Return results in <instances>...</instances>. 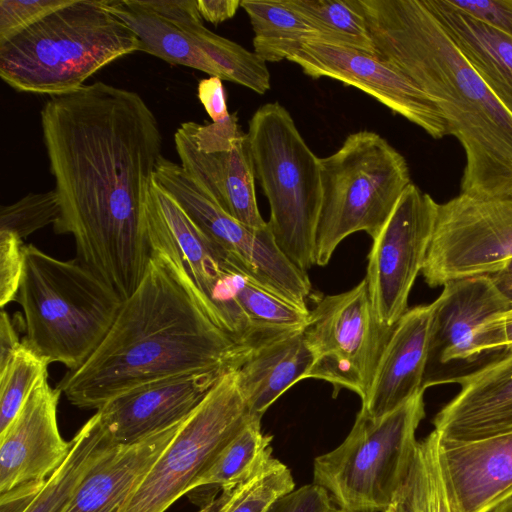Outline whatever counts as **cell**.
I'll list each match as a JSON object with an SVG mask.
<instances>
[{"mask_svg":"<svg viewBox=\"0 0 512 512\" xmlns=\"http://www.w3.org/2000/svg\"><path fill=\"white\" fill-rule=\"evenodd\" d=\"M136 51L138 37L105 0H72L0 42V77L18 92L52 97Z\"/></svg>","mask_w":512,"mask_h":512,"instance_id":"obj_4","label":"cell"},{"mask_svg":"<svg viewBox=\"0 0 512 512\" xmlns=\"http://www.w3.org/2000/svg\"><path fill=\"white\" fill-rule=\"evenodd\" d=\"M24 242L14 233L0 231V307L15 301L23 265Z\"/></svg>","mask_w":512,"mask_h":512,"instance_id":"obj_37","label":"cell"},{"mask_svg":"<svg viewBox=\"0 0 512 512\" xmlns=\"http://www.w3.org/2000/svg\"><path fill=\"white\" fill-rule=\"evenodd\" d=\"M182 422L132 444H113L86 474L67 512H118Z\"/></svg>","mask_w":512,"mask_h":512,"instance_id":"obj_24","label":"cell"},{"mask_svg":"<svg viewBox=\"0 0 512 512\" xmlns=\"http://www.w3.org/2000/svg\"><path fill=\"white\" fill-rule=\"evenodd\" d=\"M374 55L440 109L465 153L460 194L512 195V115L464 58L422 0H356Z\"/></svg>","mask_w":512,"mask_h":512,"instance_id":"obj_3","label":"cell"},{"mask_svg":"<svg viewBox=\"0 0 512 512\" xmlns=\"http://www.w3.org/2000/svg\"><path fill=\"white\" fill-rule=\"evenodd\" d=\"M490 512H512V496L501 502Z\"/></svg>","mask_w":512,"mask_h":512,"instance_id":"obj_48","label":"cell"},{"mask_svg":"<svg viewBox=\"0 0 512 512\" xmlns=\"http://www.w3.org/2000/svg\"><path fill=\"white\" fill-rule=\"evenodd\" d=\"M495 280L496 284L500 289L509 297L512 301V274H493L490 275Z\"/></svg>","mask_w":512,"mask_h":512,"instance_id":"obj_47","label":"cell"},{"mask_svg":"<svg viewBox=\"0 0 512 512\" xmlns=\"http://www.w3.org/2000/svg\"><path fill=\"white\" fill-rule=\"evenodd\" d=\"M312 363L303 329L277 334L256 345L236 368L249 412L262 418L286 390L305 380Z\"/></svg>","mask_w":512,"mask_h":512,"instance_id":"obj_25","label":"cell"},{"mask_svg":"<svg viewBox=\"0 0 512 512\" xmlns=\"http://www.w3.org/2000/svg\"><path fill=\"white\" fill-rule=\"evenodd\" d=\"M499 273L500 274H512V261Z\"/></svg>","mask_w":512,"mask_h":512,"instance_id":"obj_49","label":"cell"},{"mask_svg":"<svg viewBox=\"0 0 512 512\" xmlns=\"http://www.w3.org/2000/svg\"><path fill=\"white\" fill-rule=\"evenodd\" d=\"M250 20L254 53L265 62L288 60L303 44L319 39L318 32L285 0H241Z\"/></svg>","mask_w":512,"mask_h":512,"instance_id":"obj_29","label":"cell"},{"mask_svg":"<svg viewBox=\"0 0 512 512\" xmlns=\"http://www.w3.org/2000/svg\"><path fill=\"white\" fill-rule=\"evenodd\" d=\"M146 217L151 250L162 251L180 268L206 313L219 326L232 303L222 274L225 253L155 180Z\"/></svg>","mask_w":512,"mask_h":512,"instance_id":"obj_17","label":"cell"},{"mask_svg":"<svg viewBox=\"0 0 512 512\" xmlns=\"http://www.w3.org/2000/svg\"><path fill=\"white\" fill-rule=\"evenodd\" d=\"M384 512H419L416 499V485L413 465L409 475L396 494L390 506Z\"/></svg>","mask_w":512,"mask_h":512,"instance_id":"obj_45","label":"cell"},{"mask_svg":"<svg viewBox=\"0 0 512 512\" xmlns=\"http://www.w3.org/2000/svg\"><path fill=\"white\" fill-rule=\"evenodd\" d=\"M508 352H511V353H512V350H511V351H508Z\"/></svg>","mask_w":512,"mask_h":512,"instance_id":"obj_50","label":"cell"},{"mask_svg":"<svg viewBox=\"0 0 512 512\" xmlns=\"http://www.w3.org/2000/svg\"><path fill=\"white\" fill-rule=\"evenodd\" d=\"M435 303L408 309L393 327L361 409L381 417L424 388L432 351Z\"/></svg>","mask_w":512,"mask_h":512,"instance_id":"obj_21","label":"cell"},{"mask_svg":"<svg viewBox=\"0 0 512 512\" xmlns=\"http://www.w3.org/2000/svg\"><path fill=\"white\" fill-rule=\"evenodd\" d=\"M253 416L238 387L236 369L225 372L118 512H165Z\"/></svg>","mask_w":512,"mask_h":512,"instance_id":"obj_10","label":"cell"},{"mask_svg":"<svg viewBox=\"0 0 512 512\" xmlns=\"http://www.w3.org/2000/svg\"><path fill=\"white\" fill-rule=\"evenodd\" d=\"M180 165L194 183L241 223L263 228L247 133L237 115L220 122H183L174 133Z\"/></svg>","mask_w":512,"mask_h":512,"instance_id":"obj_15","label":"cell"},{"mask_svg":"<svg viewBox=\"0 0 512 512\" xmlns=\"http://www.w3.org/2000/svg\"><path fill=\"white\" fill-rule=\"evenodd\" d=\"M202 19L218 25L236 14L241 0H196Z\"/></svg>","mask_w":512,"mask_h":512,"instance_id":"obj_44","label":"cell"},{"mask_svg":"<svg viewBox=\"0 0 512 512\" xmlns=\"http://www.w3.org/2000/svg\"><path fill=\"white\" fill-rule=\"evenodd\" d=\"M512 261V195L480 199L460 194L438 203L421 271L430 287L501 272Z\"/></svg>","mask_w":512,"mask_h":512,"instance_id":"obj_13","label":"cell"},{"mask_svg":"<svg viewBox=\"0 0 512 512\" xmlns=\"http://www.w3.org/2000/svg\"><path fill=\"white\" fill-rule=\"evenodd\" d=\"M48 365L22 341L11 363L0 372V435L16 418L38 381L48 375Z\"/></svg>","mask_w":512,"mask_h":512,"instance_id":"obj_32","label":"cell"},{"mask_svg":"<svg viewBox=\"0 0 512 512\" xmlns=\"http://www.w3.org/2000/svg\"><path fill=\"white\" fill-rule=\"evenodd\" d=\"M224 373L149 383L111 399L96 414L111 443L132 444L185 420Z\"/></svg>","mask_w":512,"mask_h":512,"instance_id":"obj_19","label":"cell"},{"mask_svg":"<svg viewBox=\"0 0 512 512\" xmlns=\"http://www.w3.org/2000/svg\"><path fill=\"white\" fill-rule=\"evenodd\" d=\"M435 299L432 351L439 362L474 361L483 354L488 322L512 305L490 275L445 283ZM430 356V357H431Z\"/></svg>","mask_w":512,"mask_h":512,"instance_id":"obj_23","label":"cell"},{"mask_svg":"<svg viewBox=\"0 0 512 512\" xmlns=\"http://www.w3.org/2000/svg\"><path fill=\"white\" fill-rule=\"evenodd\" d=\"M288 60L311 78L329 77L369 94L434 139L448 135L437 104L403 73L374 54L310 41Z\"/></svg>","mask_w":512,"mask_h":512,"instance_id":"obj_16","label":"cell"},{"mask_svg":"<svg viewBox=\"0 0 512 512\" xmlns=\"http://www.w3.org/2000/svg\"><path fill=\"white\" fill-rule=\"evenodd\" d=\"M22 307L23 343L48 364L80 368L110 330L123 300L77 259L60 260L24 245L15 298Z\"/></svg>","mask_w":512,"mask_h":512,"instance_id":"obj_5","label":"cell"},{"mask_svg":"<svg viewBox=\"0 0 512 512\" xmlns=\"http://www.w3.org/2000/svg\"><path fill=\"white\" fill-rule=\"evenodd\" d=\"M247 136L255 179L270 206L267 223L275 242L292 263L307 272L315 265L322 203L320 158L278 102L255 111Z\"/></svg>","mask_w":512,"mask_h":512,"instance_id":"obj_6","label":"cell"},{"mask_svg":"<svg viewBox=\"0 0 512 512\" xmlns=\"http://www.w3.org/2000/svg\"><path fill=\"white\" fill-rule=\"evenodd\" d=\"M60 214L77 260L124 301L152 254L147 198L162 155L158 120L142 96L97 81L52 96L40 111Z\"/></svg>","mask_w":512,"mask_h":512,"instance_id":"obj_1","label":"cell"},{"mask_svg":"<svg viewBox=\"0 0 512 512\" xmlns=\"http://www.w3.org/2000/svg\"><path fill=\"white\" fill-rule=\"evenodd\" d=\"M328 492L315 483L304 485L280 496L267 512H334Z\"/></svg>","mask_w":512,"mask_h":512,"instance_id":"obj_39","label":"cell"},{"mask_svg":"<svg viewBox=\"0 0 512 512\" xmlns=\"http://www.w3.org/2000/svg\"><path fill=\"white\" fill-rule=\"evenodd\" d=\"M222 273L232 294L253 327L265 335L303 329L309 309L260 284L225 256Z\"/></svg>","mask_w":512,"mask_h":512,"instance_id":"obj_30","label":"cell"},{"mask_svg":"<svg viewBox=\"0 0 512 512\" xmlns=\"http://www.w3.org/2000/svg\"><path fill=\"white\" fill-rule=\"evenodd\" d=\"M271 441L272 436L262 432L261 418L253 416L193 480L188 492L207 489L217 494L248 481L272 458Z\"/></svg>","mask_w":512,"mask_h":512,"instance_id":"obj_28","label":"cell"},{"mask_svg":"<svg viewBox=\"0 0 512 512\" xmlns=\"http://www.w3.org/2000/svg\"><path fill=\"white\" fill-rule=\"evenodd\" d=\"M136 34L140 51L174 65L242 85L254 92L268 83L267 63L204 26L196 0H105Z\"/></svg>","mask_w":512,"mask_h":512,"instance_id":"obj_9","label":"cell"},{"mask_svg":"<svg viewBox=\"0 0 512 512\" xmlns=\"http://www.w3.org/2000/svg\"><path fill=\"white\" fill-rule=\"evenodd\" d=\"M60 214L56 191L29 193L20 200L1 206L0 231L14 233L22 240L49 224H54Z\"/></svg>","mask_w":512,"mask_h":512,"instance_id":"obj_35","label":"cell"},{"mask_svg":"<svg viewBox=\"0 0 512 512\" xmlns=\"http://www.w3.org/2000/svg\"><path fill=\"white\" fill-rule=\"evenodd\" d=\"M112 445L95 413L72 438L67 457L26 512H67L86 474Z\"/></svg>","mask_w":512,"mask_h":512,"instance_id":"obj_27","label":"cell"},{"mask_svg":"<svg viewBox=\"0 0 512 512\" xmlns=\"http://www.w3.org/2000/svg\"><path fill=\"white\" fill-rule=\"evenodd\" d=\"M422 2L512 115V37L454 9L445 0Z\"/></svg>","mask_w":512,"mask_h":512,"instance_id":"obj_26","label":"cell"},{"mask_svg":"<svg viewBox=\"0 0 512 512\" xmlns=\"http://www.w3.org/2000/svg\"><path fill=\"white\" fill-rule=\"evenodd\" d=\"M500 349L512 350V305L494 316L485 329L483 353Z\"/></svg>","mask_w":512,"mask_h":512,"instance_id":"obj_41","label":"cell"},{"mask_svg":"<svg viewBox=\"0 0 512 512\" xmlns=\"http://www.w3.org/2000/svg\"><path fill=\"white\" fill-rule=\"evenodd\" d=\"M319 34L317 41L374 54L356 0H285Z\"/></svg>","mask_w":512,"mask_h":512,"instance_id":"obj_31","label":"cell"},{"mask_svg":"<svg viewBox=\"0 0 512 512\" xmlns=\"http://www.w3.org/2000/svg\"><path fill=\"white\" fill-rule=\"evenodd\" d=\"M465 13L512 37V0H445Z\"/></svg>","mask_w":512,"mask_h":512,"instance_id":"obj_38","label":"cell"},{"mask_svg":"<svg viewBox=\"0 0 512 512\" xmlns=\"http://www.w3.org/2000/svg\"><path fill=\"white\" fill-rule=\"evenodd\" d=\"M22 340L13 320L5 309L0 317V372L4 371L20 348Z\"/></svg>","mask_w":512,"mask_h":512,"instance_id":"obj_43","label":"cell"},{"mask_svg":"<svg viewBox=\"0 0 512 512\" xmlns=\"http://www.w3.org/2000/svg\"><path fill=\"white\" fill-rule=\"evenodd\" d=\"M438 442L436 430L418 442L413 469L419 512H452L438 461Z\"/></svg>","mask_w":512,"mask_h":512,"instance_id":"obj_34","label":"cell"},{"mask_svg":"<svg viewBox=\"0 0 512 512\" xmlns=\"http://www.w3.org/2000/svg\"><path fill=\"white\" fill-rule=\"evenodd\" d=\"M255 346L218 327L180 268L152 249L143 279L123 301L101 344L57 387L72 405L99 409L149 383L236 369Z\"/></svg>","mask_w":512,"mask_h":512,"instance_id":"obj_2","label":"cell"},{"mask_svg":"<svg viewBox=\"0 0 512 512\" xmlns=\"http://www.w3.org/2000/svg\"><path fill=\"white\" fill-rule=\"evenodd\" d=\"M320 172L315 265L325 266L351 234L376 238L412 182L405 157L369 130L349 134L336 152L320 158Z\"/></svg>","mask_w":512,"mask_h":512,"instance_id":"obj_8","label":"cell"},{"mask_svg":"<svg viewBox=\"0 0 512 512\" xmlns=\"http://www.w3.org/2000/svg\"><path fill=\"white\" fill-rule=\"evenodd\" d=\"M46 480L22 483L0 493V512H26Z\"/></svg>","mask_w":512,"mask_h":512,"instance_id":"obj_42","label":"cell"},{"mask_svg":"<svg viewBox=\"0 0 512 512\" xmlns=\"http://www.w3.org/2000/svg\"><path fill=\"white\" fill-rule=\"evenodd\" d=\"M72 0H0V42L9 39Z\"/></svg>","mask_w":512,"mask_h":512,"instance_id":"obj_36","label":"cell"},{"mask_svg":"<svg viewBox=\"0 0 512 512\" xmlns=\"http://www.w3.org/2000/svg\"><path fill=\"white\" fill-rule=\"evenodd\" d=\"M236 487L224 489L220 492L219 496H217L206 505H203L197 512H223L230 502Z\"/></svg>","mask_w":512,"mask_h":512,"instance_id":"obj_46","label":"cell"},{"mask_svg":"<svg viewBox=\"0 0 512 512\" xmlns=\"http://www.w3.org/2000/svg\"><path fill=\"white\" fill-rule=\"evenodd\" d=\"M438 203L411 183L373 239L366 282L378 323L392 329L408 311V298L421 273L433 236Z\"/></svg>","mask_w":512,"mask_h":512,"instance_id":"obj_14","label":"cell"},{"mask_svg":"<svg viewBox=\"0 0 512 512\" xmlns=\"http://www.w3.org/2000/svg\"><path fill=\"white\" fill-rule=\"evenodd\" d=\"M438 461L452 512H490L512 496V431L468 441L439 435Z\"/></svg>","mask_w":512,"mask_h":512,"instance_id":"obj_20","label":"cell"},{"mask_svg":"<svg viewBox=\"0 0 512 512\" xmlns=\"http://www.w3.org/2000/svg\"><path fill=\"white\" fill-rule=\"evenodd\" d=\"M392 329L376 320L365 278L348 291L322 297L303 328L313 355L305 379L324 380L364 399Z\"/></svg>","mask_w":512,"mask_h":512,"instance_id":"obj_12","label":"cell"},{"mask_svg":"<svg viewBox=\"0 0 512 512\" xmlns=\"http://www.w3.org/2000/svg\"><path fill=\"white\" fill-rule=\"evenodd\" d=\"M61 393L50 386L48 375L42 377L0 435V493L46 480L67 457L71 440L62 438L57 421Z\"/></svg>","mask_w":512,"mask_h":512,"instance_id":"obj_18","label":"cell"},{"mask_svg":"<svg viewBox=\"0 0 512 512\" xmlns=\"http://www.w3.org/2000/svg\"><path fill=\"white\" fill-rule=\"evenodd\" d=\"M294 487L290 469L272 457L257 474L235 488L223 512H267L276 499Z\"/></svg>","mask_w":512,"mask_h":512,"instance_id":"obj_33","label":"cell"},{"mask_svg":"<svg viewBox=\"0 0 512 512\" xmlns=\"http://www.w3.org/2000/svg\"><path fill=\"white\" fill-rule=\"evenodd\" d=\"M425 390L381 417L360 410L344 441L315 458L313 483L328 492L334 512H384L390 506L416 456Z\"/></svg>","mask_w":512,"mask_h":512,"instance_id":"obj_7","label":"cell"},{"mask_svg":"<svg viewBox=\"0 0 512 512\" xmlns=\"http://www.w3.org/2000/svg\"><path fill=\"white\" fill-rule=\"evenodd\" d=\"M459 393L433 419L434 430L447 440L468 441L512 431V353L457 377Z\"/></svg>","mask_w":512,"mask_h":512,"instance_id":"obj_22","label":"cell"},{"mask_svg":"<svg viewBox=\"0 0 512 512\" xmlns=\"http://www.w3.org/2000/svg\"><path fill=\"white\" fill-rule=\"evenodd\" d=\"M222 81L219 77L209 76L198 83V99L212 119V122H220L230 116Z\"/></svg>","mask_w":512,"mask_h":512,"instance_id":"obj_40","label":"cell"},{"mask_svg":"<svg viewBox=\"0 0 512 512\" xmlns=\"http://www.w3.org/2000/svg\"><path fill=\"white\" fill-rule=\"evenodd\" d=\"M154 180L185 210L194 223L237 268L260 284L307 307L311 292L307 272L298 268L278 247L267 223L255 228L241 223L208 197L180 163L162 156Z\"/></svg>","mask_w":512,"mask_h":512,"instance_id":"obj_11","label":"cell"}]
</instances>
